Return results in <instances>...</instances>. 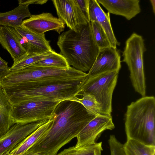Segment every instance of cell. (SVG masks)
Returning <instances> with one entry per match:
<instances>
[{
  "label": "cell",
  "instance_id": "cell-29",
  "mask_svg": "<svg viewBox=\"0 0 155 155\" xmlns=\"http://www.w3.org/2000/svg\"><path fill=\"white\" fill-rule=\"evenodd\" d=\"M10 67L8 66V63L0 57V69L8 71Z\"/></svg>",
  "mask_w": 155,
  "mask_h": 155
},
{
  "label": "cell",
  "instance_id": "cell-20",
  "mask_svg": "<svg viewBox=\"0 0 155 155\" xmlns=\"http://www.w3.org/2000/svg\"><path fill=\"white\" fill-rule=\"evenodd\" d=\"M13 105L0 86V138L14 124L11 117Z\"/></svg>",
  "mask_w": 155,
  "mask_h": 155
},
{
  "label": "cell",
  "instance_id": "cell-27",
  "mask_svg": "<svg viewBox=\"0 0 155 155\" xmlns=\"http://www.w3.org/2000/svg\"><path fill=\"white\" fill-rule=\"evenodd\" d=\"M76 1L87 22H90L89 0H76Z\"/></svg>",
  "mask_w": 155,
  "mask_h": 155
},
{
  "label": "cell",
  "instance_id": "cell-31",
  "mask_svg": "<svg viewBox=\"0 0 155 155\" xmlns=\"http://www.w3.org/2000/svg\"><path fill=\"white\" fill-rule=\"evenodd\" d=\"M150 2H151L153 10V12L155 14V0H150Z\"/></svg>",
  "mask_w": 155,
  "mask_h": 155
},
{
  "label": "cell",
  "instance_id": "cell-10",
  "mask_svg": "<svg viewBox=\"0 0 155 155\" xmlns=\"http://www.w3.org/2000/svg\"><path fill=\"white\" fill-rule=\"evenodd\" d=\"M114 128L111 115L101 114L96 116L77 135L75 146L79 147L95 144L103 131Z\"/></svg>",
  "mask_w": 155,
  "mask_h": 155
},
{
  "label": "cell",
  "instance_id": "cell-33",
  "mask_svg": "<svg viewBox=\"0 0 155 155\" xmlns=\"http://www.w3.org/2000/svg\"><path fill=\"white\" fill-rule=\"evenodd\" d=\"M153 155H155V153L153 154Z\"/></svg>",
  "mask_w": 155,
  "mask_h": 155
},
{
  "label": "cell",
  "instance_id": "cell-4",
  "mask_svg": "<svg viewBox=\"0 0 155 155\" xmlns=\"http://www.w3.org/2000/svg\"><path fill=\"white\" fill-rule=\"evenodd\" d=\"M87 74L71 67L68 70L28 65L9 72L0 78L2 87L27 82L35 86H45L85 79Z\"/></svg>",
  "mask_w": 155,
  "mask_h": 155
},
{
  "label": "cell",
  "instance_id": "cell-23",
  "mask_svg": "<svg viewBox=\"0 0 155 155\" xmlns=\"http://www.w3.org/2000/svg\"><path fill=\"white\" fill-rule=\"evenodd\" d=\"M125 155H153L155 153V146L145 145L139 141L127 139L124 145Z\"/></svg>",
  "mask_w": 155,
  "mask_h": 155
},
{
  "label": "cell",
  "instance_id": "cell-3",
  "mask_svg": "<svg viewBox=\"0 0 155 155\" xmlns=\"http://www.w3.org/2000/svg\"><path fill=\"white\" fill-rule=\"evenodd\" d=\"M86 79L45 86L24 82L2 88L13 106L30 101H61L77 96Z\"/></svg>",
  "mask_w": 155,
  "mask_h": 155
},
{
  "label": "cell",
  "instance_id": "cell-7",
  "mask_svg": "<svg viewBox=\"0 0 155 155\" xmlns=\"http://www.w3.org/2000/svg\"><path fill=\"white\" fill-rule=\"evenodd\" d=\"M119 72L108 71L87 77L82 87L81 92L93 95L101 104V114L111 115L112 95Z\"/></svg>",
  "mask_w": 155,
  "mask_h": 155
},
{
  "label": "cell",
  "instance_id": "cell-28",
  "mask_svg": "<svg viewBox=\"0 0 155 155\" xmlns=\"http://www.w3.org/2000/svg\"><path fill=\"white\" fill-rule=\"evenodd\" d=\"M48 0H18V4L24 3L29 4H38L42 5L46 3Z\"/></svg>",
  "mask_w": 155,
  "mask_h": 155
},
{
  "label": "cell",
  "instance_id": "cell-24",
  "mask_svg": "<svg viewBox=\"0 0 155 155\" xmlns=\"http://www.w3.org/2000/svg\"><path fill=\"white\" fill-rule=\"evenodd\" d=\"M79 95L82 97L76 96L71 100L81 104L88 112L95 116L101 114L102 106L93 95L85 92H81L78 95Z\"/></svg>",
  "mask_w": 155,
  "mask_h": 155
},
{
  "label": "cell",
  "instance_id": "cell-2",
  "mask_svg": "<svg viewBox=\"0 0 155 155\" xmlns=\"http://www.w3.org/2000/svg\"><path fill=\"white\" fill-rule=\"evenodd\" d=\"M57 45L60 54L70 67L86 73L93 64L99 51L94 40L90 22L75 30L63 32L58 37Z\"/></svg>",
  "mask_w": 155,
  "mask_h": 155
},
{
  "label": "cell",
  "instance_id": "cell-16",
  "mask_svg": "<svg viewBox=\"0 0 155 155\" xmlns=\"http://www.w3.org/2000/svg\"><path fill=\"white\" fill-rule=\"evenodd\" d=\"M110 13L130 20L141 12L139 0H97Z\"/></svg>",
  "mask_w": 155,
  "mask_h": 155
},
{
  "label": "cell",
  "instance_id": "cell-19",
  "mask_svg": "<svg viewBox=\"0 0 155 155\" xmlns=\"http://www.w3.org/2000/svg\"><path fill=\"white\" fill-rule=\"evenodd\" d=\"M53 114L45 123L28 135L10 153V155H25L31 146L49 128L54 120Z\"/></svg>",
  "mask_w": 155,
  "mask_h": 155
},
{
  "label": "cell",
  "instance_id": "cell-26",
  "mask_svg": "<svg viewBox=\"0 0 155 155\" xmlns=\"http://www.w3.org/2000/svg\"><path fill=\"white\" fill-rule=\"evenodd\" d=\"M52 50L42 54L28 55L18 62L13 64L12 67H10L8 72L31 65L44 59L48 56Z\"/></svg>",
  "mask_w": 155,
  "mask_h": 155
},
{
  "label": "cell",
  "instance_id": "cell-30",
  "mask_svg": "<svg viewBox=\"0 0 155 155\" xmlns=\"http://www.w3.org/2000/svg\"><path fill=\"white\" fill-rule=\"evenodd\" d=\"M8 73V71L0 69V78Z\"/></svg>",
  "mask_w": 155,
  "mask_h": 155
},
{
  "label": "cell",
  "instance_id": "cell-32",
  "mask_svg": "<svg viewBox=\"0 0 155 155\" xmlns=\"http://www.w3.org/2000/svg\"><path fill=\"white\" fill-rule=\"evenodd\" d=\"M25 155H46L45 154L38 153H28Z\"/></svg>",
  "mask_w": 155,
  "mask_h": 155
},
{
  "label": "cell",
  "instance_id": "cell-17",
  "mask_svg": "<svg viewBox=\"0 0 155 155\" xmlns=\"http://www.w3.org/2000/svg\"><path fill=\"white\" fill-rule=\"evenodd\" d=\"M0 44L10 54L13 64L28 55L15 37L12 27L0 26Z\"/></svg>",
  "mask_w": 155,
  "mask_h": 155
},
{
  "label": "cell",
  "instance_id": "cell-18",
  "mask_svg": "<svg viewBox=\"0 0 155 155\" xmlns=\"http://www.w3.org/2000/svg\"><path fill=\"white\" fill-rule=\"evenodd\" d=\"M13 9L5 12H0V26H7L15 28L22 25L23 20L31 15L29 9V5L18 4Z\"/></svg>",
  "mask_w": 155,
  "mask_h": 155
},
{
  "label": "cell",
  "instance_id": "cell-25",
  "mask_svg": "<svg viewBox=\"0 0 155 155\" xmlns=\"http://www.w3.org/2000/svg\"><path fill=\"white\" fill-rule=\"evenodd\" d=\"M90 22L94 40L99 49L111 47L107 38L101 27L96 22Z\"/></svg>",
  "mask_w": 155,
  "mask_h": 155
},
{
  "label": "cell",
  "instance_id": "cell-14",
  "mask_svg": "<svg viewBox=\"0 0 155 155\" xmlns=\"http://www.w3.org/2000/svg\"><path fill=\"white\" fill-rule=\"evenodd\" d=\"M15 28L19 34L18 39L28 55L42 54L53 50L45 34L35 33L22 25Z\"/></svg>",
  "mask_w": 155,
  "mask_h": 155
},
{
  "label": "cell",
  "instance_id": "cell-15",
  "mask_svg": "<svg viewBox=\"0 0 155 155\" xmlns=\"http://www.w3.org/2000/svg\"><path fill=\"white\" fill-rule=\"evenodd\" d=\"M89 13L90 21L97 23L105 32L111 47L117 48L120 43L114 34L110 22V13H105L97 0H89Z\"/></svg>",
  "mask_w": 155,
  "mask_h": 155
},
{
  "label": "cell",
  "instance_id": "cell-13",
  "mask_svg": "<svg viewBox=\"0 0 155 155\" xmlns=\"http://www.w3.org/2000/svg\"><path fill=\"white\" fill-rule=\"evenodd\" d=\"M121 68L120 54L117 48L109 47L100 49L87 77L106 72H119Z\"/></svg>",
  "mask_w": 155,
  "mask_h": 155
},
{
  "label": "cell",
  "instance_id": "cell-6",
  "mask_svg": "<svg viewBox=\"0 0 155 155\" xmlns=\"http://www.w3.org/2000/svg\"><path fill=\"white\" fill-rule=\"evenodd\" d=\"M146 51L142 37L133 33L126 41L122 52V61L128 67L132 85L135 91L142 97L146 94L143 60V54Z\"/></svg>",
  "mask_w": 155,
  "mask_h": 155
},
{
  "label": "cell",
  "instance_id": "cell-12",
  "mask_svg": "<svg viewBox=\"0 0 155 155\" xmlns=\"http://www.w3.org/2000/svg\"><path fill=\"white\" fill-rule=\"evenodd\" d=\"M65 24L62 21L50 13L43 12L31 15L29 18L23 21L22 26L32 32L42 34L53 30L58 34L64 31Z\"/></svg>",
  "mask_w": 155,
  "mask_h": 155
},
{
  "label": "cell",
  "instance_id": "cell-5",
  "mask_svg": "<svg viewBox=\"0 0 155 155\" xmlns=\"http://www.w3.org/2000/svg\"><path fill=\"white\" fill-rule=\"evenodd\" d=\"M125 127L127 139L155 146V98L142 97L127 107Z\"/></svg>",
  "mask_w": 155,
  "mask_h": 155
},
{
  "label": "cell",
  "instance_id": "cell-11",
  "mask_svg": "<svg viewBox=\"0 0 155 155\" xmlns=\"http://www.w3.org/2000/svg\"><path fill=\"white\" fill-rule=\"evenodd\" d=\"M58 18L69 29L75 30L79 26L88 23L76 0H52Z\"/></svg>",
  "mask_w": 155,
  "mask_h": 155
},
{
  "label": "cell",
  "instance_id": "cell-8",
  "mask_svg": "<svg viewBox=\"0 0 155 155\" xmlns=\"http://www.w3.org/2000/svg\"><path fill=\"white\" fill-rule=\"evenodd\" d=\"M60 101H30L13 105L11 113L12 119L15 124L49 119Z\"/></svg>",
  "mask_w": 155,
  "mask_h": 155
},
{
  "label": "cell",
  "instance_id": "cell-21",
  "mask_svg": "<svg viewBox=\"0 0 155 155\" xmlns=\"http://www.w3.org/2000/svg\"><path fill=\"white\" fill-rule=\"evenodd\" d=\"M30 65L65 70H68L71 67L65 58L53 50L47 57Z\"/></svg>",
  "mask_w": 155,
  "mask_h": 155
},
{
  "label": "cell",
  "instance_id": "cell-9",
  "mask_svg": "<svg viewBox=\"0 0 155 155\" xmlns=\"http://www.w3.org/2000/svg\"><path fill=\"white\" fill-rule=\"evenodd\" d=\"M49 119L28 123L14 124L0 138V155H10L18 144Z\"/></svg>",
  "mask_w": 155,
  "mask_h": 155
},
{
  "label": "cell",
  "instance_id": "cell-1",
  "mask_svg": "<svg viewBox=\"0 0 155 155\" xmlns=\"http://www.w3.org/2000/svg\"><path fill=\"white\" fill-rule=\"evenodd\" d=\"M51 125L29 150L28 153L56 155L63 146L76 137L96 116L81 103L73 100L60 101L54 113Z\"/></svg>",
  "mask_w": 155,
  "mask_h": 155
},
{
  "label": "cell",
  "instance_id": "cell-22",
  "mask_svg": "<svg viewBox=\"0 0 155 155\" xmlns=\"http://www.w3.org/2000/svg\"><path fill=\"white\" fill-rule=\"evenodd\" d=\"M103 150L101 142L79 147L65 149L56 155H101Z\"/></svg>",
  "mask_w": 155,
  "mask_h": 155
}]
</instances>
